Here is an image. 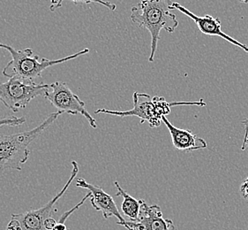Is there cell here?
Returning a JSON list of instances; mask_svg holds the SVG:
<instances>
[{
	"label": "cell",
	"instance_id": "7a4b0ae2",
	"mask_svg": "<svg viewBox=\"0 0 248 230\" xmlns=\"http://www.w3.org/2000/svg\"><path fill=\"white\" fill-rule=\"evenodd\" d=\"M61 115L62 113L59 111L52 113L33 130L0 135V175L10 169L21 170L22 165L30 159V145L43 135Z\"/></svg>",
	"mask_w": 248,
	"mask_h": 230
},
{
	"label": "cell",
	"instance_id": "ffe728a7",
	"mask_svg": "<svg viewBox=\"0 0 248 230\" xmlns=\"http://www.w3.org/2000/svg\"></svg>",
	"mask_w": 248,
	"mask_h": 230
},
{
	"label": "cell",
	"instance_id": "8fae6325",
	"mask_svg": "<svg viewBox=\"0 0 248 230\" xmlns=\"http://www.w3.org/2000/svg\"><path fill=\"white\" fill-rule=\"evenodd\" d=\"M137 221L140 222L143 230H176L172 220L164 219L159 205H147L144 200Z\"/></svg>",
	"mask_w": 248,
	"mask_h": 230
},
{
	"label": "cell",
	"instance_id": "2e32d148",
	"mask_svg": "<svg viewBox=\"0 0 248 230\" xmlns=\"http://www.w3.org/2000/svg\"><path fill=\"white\" fill-rule=\"evenodd\" d=\"M240 193L245 199L248 202V176L246 180L244 181L243 183L240 186Z\"/></svg>",
	"mask_w": 248,
	"mask_h": 230
},
{
	"label": "cell",
	"instance_id": "9a60e30c",
	"mask_svg": "<svg viewBox=\"0 0 248 230\" xmlns=\"http://www.w3.org/2000/svg\"><path fill=\"white\" fill-rule=\"evenodd\" d=\"M58 221L53 219L52 217L48 218L47 220H45V223H44V228L45 230H53L55 226L57 225Z\"/></svg>",
	"mask_w": 248,
	"mask_h": 230
},
{
	"label": "cell",
	"instance_id": "7c38bea8",
	"mask_svg": "<svg viewBox=\"0 0 248 230\" xmlns=\"http://www.w3.org/2000/svg\"><path fill=\"white\" fill-rule=\"evenodd\" d=\"M114 184L118 190L116 196H120L123 197V202L121 205V211L123 214L127 217L130 221H137L139 220L140 213L143 199H136L134 197L130 196L121 188L118 181H115Z\"/></svg>",
	"mask_w": 248,
	"mask_h": 230
},
{
	"label": "cell",
	"instance_id": "6da1fadb",
	"mask_svg": "<svg viewBox=\"0 0 248 230\" xmlns=\"http://www.w3.org/2000/svg\"><path fill=\"white\" fill-rule=\"evenodd\" d=\"M173 2L170 0H143L131 9V20L149 30L151 35V52L149 62L154 61L160 39V32L164 30L173 33L179 26L176 15L171 13L174 10Z\"/></svg>",
	"mask_w": 248,
	"mask_h": 230
},
{
	"label": "cell",
	"instance_id": "d6986e66",
	"mask_svg": "<svg viewBox=\"0 0 248 230\" xmlns=\"http://www.w3.org/2000/svg\"><path fill=\"white\" fill-rule=\"evenodd\" d=\"M246 148L248 149V135L247 136V138L243 140V144H242V146H241V150H246Z\"/></svg>",
	"mask_w": 248,
	"mask_h": 230
},
{
	"label": "cell",
	"instance_id": "30bf717a",
	"mask_svg": "<svg viewBox=\"0 0 248 230\" xmlns=\"http://www.w3.org/2000/svg\"><path fill=\"white\" fill-rule=\"evenodd\" d=\"M162 121L169 130L172 145L177 150L193 151L205 149L208 146L207 142L203 138L194 135L191 130H182L172 125L166 116L162 118Z\"/></svg>",
	"mask_w": 248,
	"mask_h": 230
},
{
	"label": "cell",
	"instance_id": "4fadbf2b",
	"mask_svg": "<svg viewBox=\"0 0 248 230\" xmlns=\"http://www.w3.org/2000/svg\"><path fill=\"white\" fill-rule=\"evenodd\" d=\"M25 122V117H16V116L4 117V118L0 119V128H3V127H17V126L24 124Z\"/></svg>",
	"mask_w": 248,
	"mask_h": 230
},
{
	"label": "cell",
	"instance_id": "ac0fdd59",
	"mask_svg": "<svg viewBox=\"0 0 248 230\" xmlns=\"http://www.w3.org/2000/svg\"><path fill=\"white\" fill-rule=\"evenodd\" d=\"M53 230H67L66 229V226L65 224H61V223H57V225L55 226L54 229Z\"/></svg>",
	"mask_w": 248,
	"mask_h": 230
},
{
	"label": "cell",
	"instance_id": "9c48e42d",
	"mask_svg": "<svg viewBox=\"0 0 248 230\" xmlns=\"http://www.w3.org/2000/svg\"><path fill=\"white\" fill-rule=\"evenodd\" d=\"M172 6H173L174 9L179 10L184 15L188 16L190 19L194 20L195 24L198 27L199 30L204 35H209V36H219V37L229 42L230 44L237 46L248 53V46L234 39L232 36H230L226 33L223 32L222 30L221 20L219 18H215L213 16L209 15H206L205 16H198V15L193 14L192 12H190L188 9H186V7H184L183 5H180L179 3H176V2H173Z\"/></svg>",
	"mask_w": 248,
	"mask_h": 230
},
{
	"label": "cell",
	"instance_id": "e0dca14e",
	"mask_svg": "<svg viewBox=\"0 0 248 230\" xmlns=\"http://www.w3.org/2000/svg\"><path fill=\"white\" fill-rule=\"evenodd\" d=\"M242 125L245 127L244 129H245V135H244V139L243 140H245L246 138H247V136H248V118H247V119H245V120H242Z\"/></svg>",
	"mask_w": 248,
	"mask_h": 230
},
{
	"label": "cell",
	"instance_id": "5bb4252c",
	"mask_svg": "<svg viewBox=\"0 0 248 230\" xmlns=\"http://www.w3.org/2000/svg\"><path fill=\"white\" fill-rule=\"evenodd\" d=\"M90 197H91V194L89 192V193H88L87 195L85 196L84 197L80 200L79 204H77V205L74 206L72 209H70L69 211L65 212V213H64L62 215L60 216V218L59 219V220H58V222H59V223H61V224H65V220H67V219L69 218V216L71 215V214H73L75 213V211L78 210L79 207L84 204L85 202L87 201L88 198H90Z\"/></svg>",
	"mask_w": 248,
	"mask_h": 230
},
{
	"label": "cell",
	"instance_id": "52a82bcc",
	"mask_svg": "<svg viewBox=\"0 0 248 230\" xmlns=\"http://www.w3.org/2000/svg\"><path fill=\"white\" fill-rule=\"evenodd\" d=\"M72 172L70 175L69 179L66 181L63 189L60 190V192L55 196L54 197L49 201L47 204L43 205L38 209L29 211L22 214H12L11 218L17 220L20 224V230H45L44 228V223L45 220L48 218L52 217L55 213L57 212L56 205L58 201L64 196L65 191L69 188L71 183L74 181L76 176L79 173V165L76 161L72 162Z\"/></svg>",
	"mask_w": 248,
	"mask_h": 230
},
{
	"label": "cell",
	"instance_id": "ba28073f",
	"mask_svg": "<svg viewBox=\"0 0 248 230\" xmlns=\"http://www.w3.org/2000/svg\"><path fill=\"white\" fill-rule=\"evenodd\" d=\"M76 186L89 190V192L91 194L90 202L92 204V206L95 210L102 213L105 220H108L109 218L113 216L118 219V225L123 227L125 225L126 220L121 215L119 208L117 207L114 199L111 196L106 193L105 190L101 189L100 187L91 184L82 178L77 179Z\"/></svg>",
	"mask_w": 248,
	"mask_h": 230
},
{
	"label": "cell",
	"instance_id": "8992f818",
	"mask_svg": "<svg viewBox=\"0 0 248 230\" xmlns=\"http://www.w3.org/2000/svg\"><path fill=\"white\" fill-rule=\"evenodd\" d=\"M45 98L62 114L81 115L88 120L91 128H97L94 118L86 109L84 101L70 90L67 83L63 82L50 83L49 89L45 92Z\"/></svg>",
	"mask_w": 248,
	"mask_h": 230
},
{
	"label": "cell",
	"instance_id": "277c9868",
	"mask_svg": "<svg viewBox=\"0 0 248 230\" xmlns=\"http://www.w3.org/2000/svg\"><path fill=\"white\" fill-rule=\"evenodd\" d=\"M134 107L128 111L107 110L105 108L95 111L94 114H105V115H114L121 118L135 116L140 120V123L145 121L149 122L151 128H157L161 125L162 118L165 115H169L170 108L175 105H197V106H206L203 99L197 102H173L169 103L165 100L163 97H151L147 93L134 92L133 96Z\"/></svg>",
	"mask_w": 248,
	"mask_h": 230
},
{
	"label": "cell",
	"instance_id": "5b68a950",
	"mask_svg": "<svg viewBox=\"0 0 248 230\" xmlns=\"http://www.w3.org/2000/svg\"><path fill=\"white\" fill-rule=\"evenodd\" d=\"M50 84L43 82L36 83L31 81L19 78H10L0 83V103L10 109L13 113H18L36 97L44 96Z\"/></svg>",
	"mask_w": 248,
	"mask_h": 230
},
{
	"label": "cell",
	"instance_id": "3957f363",
	"mask_svg": "<svg viewBox=\"0 0 248 230\" xmlns=\"http://www.w3.org/2000/svg\"><path fill=\"white\" fill-rule=\"evenodd\" d=\"M0 49L7 50L10 53L12 60L3 69V75L10 78H19L22 80L35 82V79L42 77L43 72L50 66L65 63L70 60H75L80 56L90 52V49L86 48L73 55L67 56L60 60H48L35 55L33 50L26 48L17 50L10 45L0 44Z\"/></svg>",
	"mask_w": 248,
	"mask_h": 230
}]
</instances>
